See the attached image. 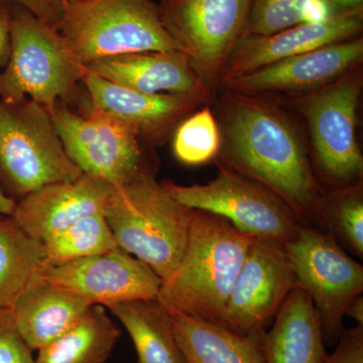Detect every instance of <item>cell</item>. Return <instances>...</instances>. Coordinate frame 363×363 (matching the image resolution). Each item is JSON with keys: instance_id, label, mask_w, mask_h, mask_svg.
<instances>
[{"instance_id": "obj_4", "label": "cell", "mask_w": 363, "mask_h": 363, "mask_svg": "<svg viewBox=\"0 0 363 363\" xmlns=\"http://www.w3.org/2000/svg\"><path fill=\"white\" fill-rule=\"evenodd\" d=\"M194 210L179 202L156 174H147L117 188L104 216L117 247L164 281L180 264Z\"/></svg>"}, {"instance_id": "obj_6", "label": "cell", "mask_w": 363, "mask_h": 363, "mask_svg": "<svg viewBox=\"0 0 363 363\" xmlns=\"http://www.w3.org/2000/svg\"><path fill=\"white\" fill-rule=\"evenodd\" d=\"M64 149L49 108L30 98L0 100V188L18 202L83 175Z\"/></svg>"}, {"instance_id": "obj_16", "label": "cell", "mask_w": 363, "mask_h": 363, "mask_svg": "<svg viewBox=\"0 0 363 363\" xmlns=\"http://www.w3.org/2000/svg\"><path fill=\"white\" fill-rule=\"evenodd\" d=\"M82 85L93 108L125 124L145 147L168 142L182 121L198 107L183 98L128 89L88 70Z\"/></svg>"}, {"instance_id": "obj_3", "label": "cell", "mask_w": 363, "mask_h": 363, "mask_svg": "<svg viewBox=\"0 0 363 363\" xmlns=\"http://www.w3.org/2000/svg\"><path fill=\"white\" fill-rule=\"evenodd\" d=\"M9 35L11 56L0 72V100L13 104L30 98L48 108L63 101L77 108L87 68L56 26L9 4Z\"/></svg>"}, {"instance_id": "obj_23", "label": "cell", "mask_w": 363, "mask_h": 363, "mask_svg": "<svg viewBox=\"0 0 363 363\" xmlns=\"http://www.w3.org/2000/svg\"><path fill=\"white\" fill-rule=\"evenodd\" d=\"M106 308L91 305L61 336L38 351L37 363H104L121 338Z\"/></svg>"}, {"instance_id": "obj_21", "label": "cell", "mask_w": 363, "mask_h": 363, "mask_svg": "<svg viewBox=\"0 0 363 363\" xmlns=\"http://www.w3.org/2000/svg\"><path fill=\"white\" fill-rule=\"evenodd\" d=\"M167 309L186 363H267L266 331L240 335L216 322Z\"/></svg>"}, {"instance_id": "obj_37", "label": "cell", "mask_w": 363, "mask_h": 363, "mask_svg": "<svg viewBox=\"0 0 363 363\" xmlns=\"http://www.w3.org/2000/svg\"><path fill=\"white\" fill-rule=\"evenodd\" d=\"M64 2H65V4H67V2H74V1H77V0H63Z\"/></svg>"}, {"instance_id": "obj_1", "label": "cell", "mask_w": 363, "mask_h": 363, "mask_svg": "<svg viewBox=\"0 0 363 363\" xmlns=\"http://www.w3.org/2000/svg\"><path fill=\"white\" fill-rule=\"evenodd\" d=\"M218 125L217 162L271 189L305 224L318 219L323 191L285 112L260 96L225 90Z\"/></svg>"}, {"instance_id": "obj_18", "label": "cell", "mask_w": 363, "mask_h": 363, "mask_svg": "<svg viewBox=\"0 0 363 363\" xmlns=\"http://www.w3.org/2000/svg\"><path fill=\"white\" fill-rule=\"evenodd\" d=\"M116 187L83 174L76 180L51 184L16 202L13 218L40 241L95 214H104Z\"/></svg>"}, {"instance_id": "obj_32", "label": "cell", "mask_w": 363, "mask_h": 363, "mask_svg": "<svg viewBox=\"0 0 363 363\" xmlns=\"http://www.w3.org/2000/svg\"><path fill=\"white\" fill-rule=\"evenodd\" d=\"M334 13L329 0H304L301 7V23H321L328 21Z\"/></svg>"}, {"instance_id": "obj_24", "label": "cell", "mask_w": 363, "mask_h": 363, "mask_svg": "<svg viewBox=\"0 0 363 363\" xmlns=\"http://www.w3.org/2000/svg\"><path fill=\"white\" fill-rule=\"evenodd\" d=\"M45 267L42 241L26 233L13 217L0 215V311L11 309Z\"/></svg>"}, {"instance_id": "obj_11", "label": "cell", "mask_w": 363, "mask_h": 363, "mask_svg": "<svg viewBox=\"0 0 363 363\" xmlns=\"http://www.w3.org/2000/svg\"><path fill=\"white\" fill-rule=\"evenodd\" d=\"M252 0H161L164 28L213 89L247 35Z\"/></svg>"}, {"instance_id": "obj_13", "label": "cell", "mask_w": 363, "mask_h": 363, "mask_svg": "<svg viewBox=\"0 0 363 363\" xmlns=\"http://www.w3.org/2000/svg\"><path fill=\"white\" fill-rule=\"evenodd\" d=\"M40 278L77 294L90 304L109 306L157 298L162 281L142 260L123 248L47 266Z\"/></svg>"}, {"instance_id": "obj_28", "label": "cell", "mask_w": 363, "mask_h": 363, "mask_svg": "<svg viewBox=\"0 0 363 363\" xmlns=\"http://www.w3.org/2000/svg\"><path fill=\"white\" fill-rule=\"evenodd\" d=\"M303 1L252 0L247 35H272L298 25Z\"/></svg>"}, {"instance_id": "obj_19", "label": "cell", "mask_w": 363, "mask_h": 363, "mask_svg": "<svg viewBox=\"0 0 363 363\" xmlns=\"http://www.w3.org/2000/svg\"><path fill=\"white\" fill-rule=\"evenodd\" d=\"M91 305L40 276L18 296L11 311L21 337L30 350L39 351L70 329Z\"/></svg>"}, {"instance_id": "obj_14", "label": "cell", "mask_w": 363, "mask_h": 363, "mask_svg": "<svg viewBox=\"0 0 363 363\" xmlns=\"http://www.w3.org/2000/svg\"><path fill=\"white\" fill-rule=\"evenodd\" d=\"M362 60L363 40L357 37L274 62L233 79L222 87L252 96L269 93H309L357 70Z\"/></svg>"}, {"instance_id": "obj_5", "label": "cell", "mask_w": 363, "mask_h": 363, "mask_svg": "<svg viewBox=\"0 0 363 363\" xmlns=\"http://www.w3.org/2000/svg\"><path fill=\"white\" fill-rule=\"evenodd\" d=\"M56 28L85 66L130 52H182L152 0L67 2Z\"/></svg>"}, {"instance_id": "obj_26", "label": "cell", "mask_w": 363, "mask_h": 363, "mask_svg": "<svg viewBox=\"0 0 363 363\" xmlns=\"http://www.w3.org/2000/svg\"><path fill=\"white\" fill-rule=\"evenodd\" d=\"M318 220L359 259L363 257L362 182L322 192ZM339 243V242H338Z\"/></svg>"}, {"instance_id": "obj_34", "label": "cell", "mask_w": 363, "mask_h": 363, "mask_svg": "<svg viewBox=\"0 0 363 363\" xmlns=\"http://www.w3.org/2000/svg\"><path fill=\"white\" fill-rule=\"evenodd\" d=\"M345 316L352 318L357 325L363 326V297L362 295L357 296L353 298L352 302L346 309Z\"/></svg>"}, {"instance_id": "obj_12", "label": "cell", "mask_w": 363, "mask_h": 363, "mask_svg": "<svg viewBox=\"0 0 363 363\" xmlns=\"http://www.w3.org/2000/svg\"><path fill=\"white\" fill-rule=\"evenodd\" d=\"M296 285L284 243L255 238L234 281L222 325L240 335L266 331Z\"/></svg>"}, {"instance_id": "obj_33", "label": "cell", "mask_w": 363, "mask_h": 363, "mask_svg": "<svg viewBox=\"0 0 363 363\" xmlns=\"http://www.w3.org/2000/svg\"><path fill=\"white\" fill-rule=\"evenodd\" d=\"M11 56L9 4H0V68H4Z\"/></svg>"}, {"instance_id": "obj_7", "label": "cell", "mask_w": 363, "mask_h": 363, "mask_svg": "<svg viewBox=\"0 0 363 363\" xmlns=\"http://www.w3.org/2000/svg\"><path fill=\"white\" fill-rule=\"evenodd\" d=\"M49 111L67 155L86 175L121 188L156 174L133 131L93 108L87 94L76 109L57 101Z\"/></svg>"}, {"instance_id": "obj_22", "label": "cell", "mask_w": 363, "mask_h": 363, "mask_svg": "<svg viewBox=\"0 0 363 363\" xmlns=\"http://www.w3.org/2000/svg\"><path fill=\"white\" fill-rule=\"evenodd\" d=\"M130 334L138 363H186L168 309L157 298L109 306Z\"/></svg>"}, {"instance_id": "obj_15", "label": "cell", "mask_w": 363, "mask_h": 363, "mask_svg": "<svg viewBox=\"0 0 363 363\" xmlns=\"http://www.w3.org/2000/svg\"><path fill=\"white\" fill-rule=\"evenodd\" d=\"M363 28V7L333 14L321 23H298L267 35H247L231 52L219 85L247 75L274 62L323 45L354 39Z\"/></svg>"}, {"instance_id": "obj_8", "label": "cell", "mask_w": 363, "mask_h": 363, "mask_svg": "<svg viewBox=\"0 0 363 363\" xmlns=\"http://www.w3.org/2000/svg\"><path fill=\"white\" fill-rule=\"evenodd\" d=\"M362 90L359 71L306 93L301 111L309 128L318 183L329 189L362 181L363 157L357 140Z\"/></svg>"}, {"instance_id": "obj_20", "label": "cell", "mask_w": 363, "mask_h": 363, "mask_svg": "<svg viewBox=\"0 0 363 363\" xmlns=\"http://www.w3.org/2000/svg\"><path fill=\"white\" fill-rule=\"evenodd\" d=\"M267 363H324L327 357L321 322L304 289L296 285L264 333Z\"/></svg>"}, {"instance_id": "obj_9", "label": "cell", "mask_w": 363, "mask_h": 363, "mask_svg": "<svg viewBox=\"0 0 363 363\" xmlns=\"http://www.w3.org/2000/svg\"><path fill=\"white\" fill-rule=\"evenodd\" d=\"M297 281L316 308L325 344L334 345L343 330L346 309L362 295L363 267L327 231L303 225L285 245Z\"/></svg>"}, {"instance_id": "obj_36", "label": "cell", "mask_w": 363, "mask_h": 363, "mask_svg": "<svg viewBox=\"0 0 363 363\" xmlns=\"http://www.w3.org/2000/svg\"><path fill=\"white\" fill-rule=\"evenodd\" d=\"M16 206V202L6 194H4L2 189L0 188V215L13 216Z\"/></svg>"}, {"instance_id": "obj_2", "label": "cell", "mask_w": 363, "mask_h": 363, "mask_svg": "<svg viewBox=\"0 0 363 363\" xmlns=\"http://www.w3.org/2000/svg\"><path fill=\"white\" fill-rule=\"evenodd\" d=\"M255 240L223 217L195 209L180 264L162 281L157 300L169 309L222 324L234 281Z\"/></svg>"}, {"instance_id": "obj_31", "label": "cell", "mask_w": 363, "mask_h": 363, "mask_svg": "<svg viewBox=\"0 0 363 363\" xmlns=\"http://www.w3.org/2000/svg\"><path fill=\"white\" fill-rule=\"evenodd\" d=\"M4 2L20 4L40 20L55 26L61 20L65 6L63 0H0V4Z\"/></svg>"}, {"instance_id": "obj_10", "label": "cell", "mask_w": 363, "mask_h": 363, "mask_svg": "<svg viewBox=\"0 0 363 363\" xmlns=\"http://www.w3.org/2000/svg\"><path fill=\"white\" fill-rule=\"evenodd\" d=\"M218 173L204 185L164 183L182 204L223 217L242 233L285 245L306 225L271 189L217 162Z\"/></svg>"}, {"instance_id": "obj_25", "label": "cell", "mask_w": 363, "mask_h": 363, "mask_svg": "<svg viewBox=\"0 0 363 363\" xmlns=\"http://www.w3.org/2000/svg\"><path fill=\"white\" fill-rule=\"evenodd\" d=\"M42 242L47 266H58L117 247L104 214L85 217Z\"/></svg>"}, {"instance_id": "obj_30", "label": "cell", "mask_w": 363, "mask_h": 363, "mask_svg": "<svg viewBox=\"0 0 363 363\" xmlns=\"http://www.w3.org/2000/svg\"><path fill=\"white\" fill-rule=\"evenodd\" d=\"M324 363H363V326L344 328L335 350L327 354Z\"/></svg>"}, {"instance_id": "obj_27", "label": "cell", "mask_w": 363, "mask_h": 363, "mask_svg": "<svg viewBox=\"0 0 363 363\" xmlns=\"http://www.w3.org/2000/svg\"><path fill=\"white\" fill-rule=\"evenodd\" d=\"M220 145L218 121L207 107L184 119L173 135L174 155L187 166L216 161Z\"/></svg>"}, {"instance_id": "obj_29", "label": "cell", "mask_w": 363, "mask_h": 363, "mask_svg": "<svg viewBox=\"0 0 363 363\" xmlns=\"http://www.w3.org/2000/svg\"><path fill=\"white\" fill-rule=\"evenodd\" d=\"M33 351L21 337L11 309L0 311V363H37Z\"/></svg>"}, {"instance_id": "obj_35", "label": "cell", "mask_w": 363, "mask_h": 363, "mask_svg": "<svg viewBox=\"0 0 363 363\" xmlns=\"http://www.w3.org/2000/svg\"><path fill=\"white\" fill-rule=\"evenodd\" d=\"M334 13H344L363 7V0H329Z\"/></svg>"}, {"instance_id": "obj_17", "label": "cell", "mask_w": 363, "mask_h": 363, "mask_svg": "<svg viewBox=\"0 0 363 363\" xmlns=\"http://www.w3.org/2000/svg\"><path fill=\"white\" fill-rule=\"evenodd\" d=\"M87 70L128 89L145 94H168L199 106L212 96L185 52H142L117 55L91 62Z\"/></svg>"}]
</instances>
